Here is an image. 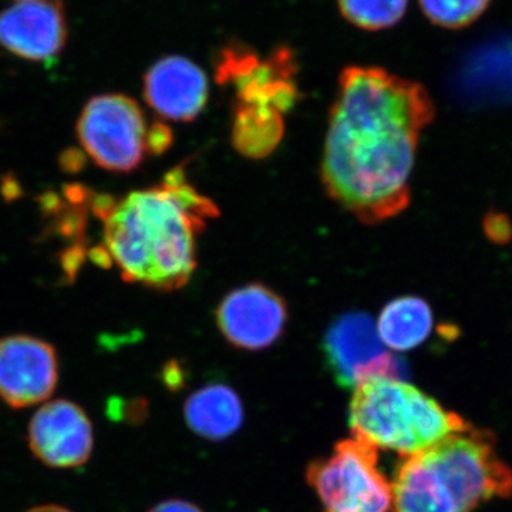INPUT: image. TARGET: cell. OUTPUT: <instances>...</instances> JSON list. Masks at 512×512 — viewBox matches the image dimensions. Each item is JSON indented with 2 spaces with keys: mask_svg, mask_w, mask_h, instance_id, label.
<instances>
[{
  "mask_svg": "<svg viewBox=\"0 0 512 512\" xmlns=\"http://www.w3.org/2000/svg\"><path fill=\"white\" fill-rule=\"evenodd\" d=\"M434 116L433 100L420 83L380 67H346L320 164L329 197L363 224L402 214L412 197L420 136Z\"/></svg>",
  "mask_w": 512,
  "mask_h": 512,
  "instance_id": "6da1fadb",
  "label": "cell"
},
{
  "mask_svg": "<svg viewBox=\"0 0 512 512\" xmlns=\"http://www.w3.org/2000/svg\"><path fill=\"white\" fill-rule=\"evenodd\" d=\"M93 211L103 221L97 262H113L124 281L157 291H177L197 269L198 237L220 215L217 204L195 190L184 165L147 190L124 198L97 195Z\"/></svg>",
  "mask_w": 512,
  "mask_h": 512,
  "instance_id": "7a4b0ae2",
  "label": "cell"
},
{
  "mask_svg": "<svg viewBox=\"0 0 512 512\" xmlns=\"http://www.w3.org/2000/svg\"><path fill=\"white\" fill-rule=\"evenodd\" d=\"M512 494V470L495 451L493 434L467 430L407 457L392 484L394 512H473Z\"/></svg>",
  "mask_w": 512,
  "mask_h": 512,
  "instance_id": "3957f363",
  "label": "cell"
},
{
  "mask_svg": "<svg viewBox=\"0 0 512 512\" xmlns=\"http://www.w3.org/2000/svg\"><path fill=\"white\" fill-rule=\"evenodd\" d=\"M350 427L355 439L410 457L470 424L412 384L379 376L356 387Z\"/></svg>",
  "mask_w": 512,
  "mask_h": 512,
  "instance_id": "277c9868",
  "label": "cell"
},
{
  "mask_svg": "<svg viewBox=\"0 0 512 512\" xmlns=\"http://www.w3.org/2000/svg\"><path fill=\"white\" fill-rule=\"evenodd\" d=\"M377 448L366 441H340L332 456L308 468V483L315 488L323 512H389L392 485L377 466Z\"/></svg>",
  "mask_w": 512,
  "mask_h": 512,
  "instance_id": "5b68a950",
  "label": "cell"
},
{
  "mask_svg": "<svg viewBox=\"0 0 512 512\" xmlns=\"http://www.w3.org/2000/svg\"><path fill=\"white\" fill-rule=\"evenodd\" d=\"M150 127L136 100L124 94H103L84 107L77 136L99 167L130 173L151 154Z\"/></svg>",
  "mask_w": 512,
  "mask_h": 512,
  "instance_id": "8992f818",
  "label": "cell"
},
{
  "mask_svg": "<svg viewBox=\"0 0 512 512\" xmlns=\"http://www.w3.org/2000/svg\"><path fill=\"white\" fill-rule=\"evenodd\" d=\"M296 73V57L289 47L261 57L237 43L221 49L215 63L217 82L234 87L235 103L271 107L284 116L298 103Z\"/></svg>",
  "mask_w": 512,
  "mask_h": 512,
  "instance_id": "52a82bcc",
  "label": "cell"
},
{
  "mask_svg": "<svg viewBox=\"0 0 512 512\" xmlns=\"http://www.w3.org/2000/svg\"><path fill=\"white\" fill-rule=\"evenodd\" d=\"M323 356L340 387H356L372 377L404 380L406 366L387 352L375 320L365 312L343 313L333 320L322 342Z\"/></svg>",
  "mask_w": 512,
  "mask_h": 512,
  "instance_id": "ba28073f",
  "label": "cell"
},
{
  "mask_svg": "<svg viewBox=\"0 0 512 512\" xmlns=\"http://www.w3.org/2000/svg\"><path fill=\"white\" fill-rule=\"evenodd\" d=\"M215 318L218 329L231 345L256 352L281 338L288 322V305L269 286L248 284L224 296Z\"/></svg>",
  "mask_w": 512,
  "mask_h": 512,
  "instance_id": "9c48e42d",
  "label": "cell"
},
{
  "mask_svg": "<svg viewBox=\"0 0 512 512\" xmlns=\"http://www.w3.org/2000/svg\"><path fill=\"white\" fill-rule=\"evenodd\" d=\"M59 379L56 350L30 336L0 340V397L15 409L45 402Z\"/></svg>",
  "mask_w": 512,
  "mask_h": 512,
  "instance_id": "30bf717a",
  "label": "cell"
},
{
  "mask_svg": "<svg viewBox=\"0 0 512 512\" xmlns=\"http://www.w3.org/2000/svg\"><path fill=\"white\" fill-rule=\"evenodd\" d=\"M93 443L89 417L82 407L67 400L46 403L29 424L30 448L49 467L83 466L92 454Z\"/></svg>",
  "mask_w": 512,
  "mask_h": 512,
  "instance_id": "8fae6325",
  "label": "cell"
},
{
  "mask_svg": "<svg viewBox=\"0 0 512 512\" xmlns=\"http://www.w3.org/2000/svg\"><path fill=\"white\" fill-rule=\"evenodd\" d=\"M66 40L67 20L59 0H25L0 13V45L22 59H56Z\"/></svg>",
  "mask_w": 512,
  "mask_h": 512,
  "instance_id": "7c38bea8",
  "label": "cell"
},
{
  "mask_svg": "<svg viewBox=\"0 0 512 512\" xmlns=\"http://www.w3.org/2000/svg\"><path fill=\"white\" fill-rule=\"evenodd\" d=\"M208 96L207 74L187 57H164L144 76L148 106L165 120L194 121L207 106Z\"/></svg>",
  "mask_w": 512,
  "mask_h": 512,
  "instance_id": "4fadbf2b",
  "label": "cell"
},
{
  "mask_svg": "<svg viewBox=\"0 0 512 512\" xmlns=\"http://www.w3.org/2000/svg\"><path fill=\"white\" fill-rule=\"evenodd\" d=\"M184 414L194 433L212 441L237 433L244 421L238 394L224 384H211L197 390L185 403Z\"/></svg>",
  "mask_w": 512,
  "mask_h": 512,
  "instance_id": "5bb4252c",
  "label": "cell"
},
{
  "mask_svg": "<svg viewBox=\"0 0 512 512\" xmlns=\"http://www.w3.org/2000/svg\"><path fill=\"white\" fill-rule=\"evenodd\" d=\"M433 312L419 296H400L384 306L377 319V333L384 346L409 352L429 339Z\"/></svg>",
  "mask_w": 512,
  "mask_h": 512,
  "instance_id": "9a60e30c",
  "label": "cell"
},
{
  "mask_svg": "<svg viewBox=\"0 0 512 512\" xmlns=\"http://www.w3.org/2000/svg\"><path fill=\"white\" fill-rule=\"evenodd\" d=\"M285 136V116L271 107L234 104L232 146L249 160L271 156Z\"/></svg>",
  "mask_w": 512,
  "mask_h": 512,
  "instance_id": "2e32d148",
  "label": "cell"
},
{
  "mask_svg": "<svg viewBox=\"0 0 512 512\" xmlns=\"http://www.w3.org/2000/svg\"><path fill=\"white\" fill-rule=\"evenodd\" d=\"M338 3L348 22L376 32L396 25L406 13L409 0H338Z\"/></svg>",
  "mask_w": 512,
  "mask_h": 512,
  "instance_id": "e0dca14e",
  "label": "cell"
},
{
  "mask_svg": "<svg viewBox=\"0 0 512 512\" xmlns=\"http://www.w3.org/2000/svg\"><path fill=\"white\" fill-rule=\"evenodd\" d=\"M421 10L434 23L447 29H461L483 15L491 0H419Z\"/></svg>",
  "mask_w": 512,
  "mask_h": 512,
  "instance_id": "ac0fdd59",
  "label": "cell"
},
{
  "mask_svg": "<svg viewBox=\"0 0 512 512\" xmlns=\"http://www.w3.org/2000/svg\"><path fill=\"white\" fill-rule=\"evenodd\" d=\"M150 512H202L200 508L195 507L185 501H165V503L158 504Z\"/></svg>",
  "mask_w": 512,
  "mask_h": 512,
  "instance_id": "d6986e66",
  "label": "cell"
},
{
  "mask_svg": "<svg viewBox=\"0 0 512 512\" xmlns=\"http://www.w3.org/2000/svg\"><path fill=\"white\" fill-rule=\"evenodd\" d=\"M28 512H72L66 510V508L59 507V505H42V507L33 508Z\"/></svg>",
  "mask_w": 512,
  "mask_h": 512,
  "instance_id": "ffe728a7",
  "label": "cell"
}]
</instances>
